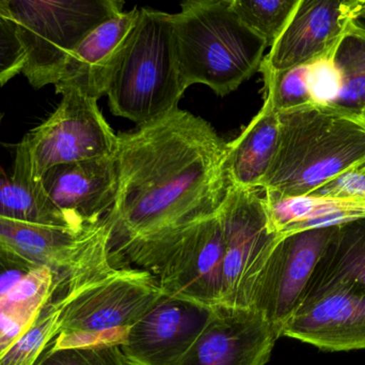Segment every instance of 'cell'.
<instances>
[{
    "label": "cell",
    "instance_id": "obj_32",
    "mask_svg": "<svg viewBox=\"0 0 365 365\" xmlns=\"http://www.w3.org/2000/svg\"><path fill=\"white\" fill-rule=\"evenodd\" d=\"M353 28L355 31H357L358 34H361V36H364L365 38V25L362 24L361 21H356L353 25Z\"/></svg>",
    "mask_w": 365,
    "mask_h": 365
},
{
    "label": "cell",
    "instance_id": "obj_19",
    "mask_svg": "<svg viewBox=\"0 0 365 365\" xmlns=\"http://www.w3.org/2000/svg\"><path fill=\"white\" fill-rule=\"evenodd\" d=\"M73 284L72 279L40 267L0 298V358L29 329L45 306Z\"/></svg>",
    "mask_w": 365,
    "mask_h": 365
},
{
    "label": "cell",
    "instance_id": "obj_1",
    "mask_svg": "<svg viewBox=\"0 0 365 365\" xmlns=\"http://www.w3.org/2000/svg\"><path fill=\"white\" fill-rule=\"evenodd\" d=\"M227 154L210 122L180 109L118 135L117 192L104 218L111 259L139 240L216 214L231 186Z\"/></svg>",
    "mask_w": 365,
    "mask_h": 365
},
{
    "label": "cell",
    "instance_id": "obj_10",
    "mask_svg": "<svg viewBox=\"0 0 365 365\" xmlns=\"http://www.w3.org/2000/svg\"><path fill=\"white\" fill-rule=\"evenodd\" d=\"M110 233L104 220L76 229L0 216V244L36 267L73 280L96 281L113 274Z\"/></svg>",
    "mask_w": 365,
    "mask_h": 365
},
{
    "label": "cell",
    "instance_id": "obj_17",
    "mask_svg": "<svg viewBox=\"0 0 365 365\" xmlns=\"http://www.w3.org/2000/svg\"><path fill=\"white\" fill-rule=\"evenodd\" d=\"M138 11H123L94 28L71 54L55 85L56 92L74 89L96 100L105 96L111 69L136 23Z\"/></svg>",
    "mask_w": 365,
    "mask_h": 365
},
{
    "label": "cell",
    "instance_id": "obj_26",
    "mask_svg": "<svg viewBox=\"0 0 365 365\" xmlns=\"http://www.w3.org/2000/svg\"><path fill=\"white\" fill-rule=\"evenodd\" d=\"M259 72L265 84V98L269 99L277 113L312 104L307 84L308 64L281 71L261 64Z\"/></svg>",
    "mask_w": 365,
    "mask_h": 365
},
{
    "label": "cell",
    "instance_id": "obj_16",
    "mask_svg": "<svg viewBox=\"0 0 365 365\" xmlns=\"http://www.w3.org/2000/svg\"><path fill=\"white\" fill-rule=\"evenodd\" d=\"M41 186L73 227L94 226L104 220L115 203V154L53 167L43 176Z\"/></svg>",
    "mask_w": 365,
    "mask_h": 365
},
{
    "label": "cell",
    "instance_id": "obj_33",
    "mask_svg": "<svg viewBox=\"0 0 365 365\" xmlns=\"http://www.w3.org/2000/svg\"><path fill=\"white\" fill-rule=\"evenodd\" d=\"M361 120H362V122H364V124H365V111H364V115H362Z\"/></svg>",
    "mask_w": 365,
    "mask_h": 365
},
{
    "label": "cell",
    "instance_id": "obj_4",
    "mask_svg": "<svg viewBox=\"0 0 365 365\" xmlns=\"http://www.w3.org/2000/svg\"><path fill=\"white\" fill-rule=\"evenodd\" d=\"M181 8L173 23L186 89L203 84L225 96L259 71L267 44L240 21L231 0H189Z\"/></svg>",
    "mask_w": 365,
    "mask_h": 365
},
{
    "label": "cell",
    "instance_id": "obj_11",
    "mask_svg": "<svg viewBox=\"0 0 365 365\" xmlns=\"http://www.w3.org/2000/svg\"><path fill=\"white\" fill-rule=\"evenodd\" d=\"M336 226L282 236L259 276L251 309L282 336L283 328L304 298Z\"/></svg>",
    "mask_w": 365,
    "mask_h": 365
},
{
    "label": "cell",
    "instance_id": "obj_6",
    "mask_svg": "<svg viewBox=\"0 0 365 365\" xmlns=\"http://www.w3.org/2000/svg\"><path fill=\"white\" fill-rule=\"evenodd\" d=\"M117 0H0L26 54L23 74L34 89L59 81L68 57L101 24L123 12Z\"/></svg>",
    "mask_w": 365,
    "mask_h": 365
},
{
    "label": "cell",
    "instance_id": "obj_13",
    "mask_svg": "<svg viewBox=\"0 0 365 365\" xmlns=\"http://www.w3.org/2000/svg\"><path fill=\"white\" fill-rule=\"evenodd\" d=\"M282 336L325 351L365 349V295L344 285L307 294Z\"/></svg>",
    "mask_w": 365,
    "mask_h": 365
},
{
    "label": "cell",
    "instance_id": "obj_3",
    "mask_svg": "<svg viewBox=\"0 0 365 365\" xmlns=\"http://www.w3.org/2000/svg\"><path fill=\"white\" fill-rule=\"evenodd\" d=\"M185 90L173 14L139 9L107 83L111 111L143 126L177 111Z\"/></svg>",
    "mask_w": 365,
    "mask_h": 365
},
{
    "label": "cell",
    "instance_id": "obj_30",
    "mask_svg": "<svg viewBox=\"0 0 365 365\" xmlns=\"http://www.w3.org/2000/svg\"><path fill=\"white\" fill-rule=\"evenodd\" d=\"M310 195L365 201V159Z\"/></svg>",
    "mask_w": 365,
    "mask_h": 365
},
{
    "label": "cell",
    "instance_id": "obj_2",
    "mask_svg": "<svg viewBox=\"0 0 365 365\" xmlns=\"http://www.w3.org/2000/svg\"><path fill=\"white\" fill-rule=\"evenodd\" d=\"M279 141L262 184L267 194L306 196L365 159V124L331 106L278 113Z\"/></svg>",
    "mask_w": 365,
    "mask_h": 365
},
{
    "label": "cell",
    "instance_id": "obj_22",
    "mask_svg": "<svg viewBox=\"0 0 365 365\" xmlns=\"http://www.w3.org/2000/svg\"><path fill=\"white\" fill-rule=\"evenodd\" d=\"M93 284L60 291L45 306L29 329L0 358V365H40L59 336L66 306Z\"/></svg>",
    "mask_w": 365,
    "mask_h": 365
},
{
    "label": "cell",
    "instance_id": "obj_8",
    "mask_svg": "<svg viewBox=\"0 0 365 365\" xmlns=\"http://www.w3.org/2000/svg\"><path fill=\"white\" fill-rule=\"evenodd\" d=\"M162 294L150 272L130 267L115 269L66 306L59 336L47 355L102 344L121 346L128 329Z\"/></svg>",
    "mask_w": 365,
    "mask_h": 365
},
{
    "label": "cell",
    "instance_id": "obj_9",
    "mask_svg": "<svg viewBox=\"0 0 365 365\" xmlns=\"http://www.w3.org/2000/svg\"><path fill=\"white\" fill-rule=\"evenodd\" d=\"M218 214L223 237L221 306L251 309L259 276L281 236L270 226L262 189L231 184Z\"/></svg>",
    "mask_w": 365,
    "mask_h": 365
},
{
    "label": "cell",
    "instance_id": "obj_18",
    "mask_svg": "<svg viewBox=\"0 0 365 365\" xmlns=\"http://www.w3.org/2000/svg\"><path fill=\"white\" fill-rule=\"evenodd\" d=\"M279 141L278 113L264 98L261 111L250 124L227 143V177L232 186L261 189L276 154Z\"/></svg>",
    "mask_w": 365,
    "mask_h": 365
},
{
    "label": "cell",
    "instance_id": "obj_7",
    "mask_svg": "<svg viewBox=\"0 0 365 365\" xmlns=\"http://www.w3.org/2000/svg\"><path fill=\"white\" fill-rule=\"evenodd\" d=\"M117 139L96 99L66 90L57 109L19 141L11 178L38 199L49 201L41 186L49 169L113 156Z\"/></svg>",
    "mask_w": 365,
    "mask_h": 365
},
{
    "label": "cell",
    "instance_id": "obj_21",
    "mask_svg": "<svg viewBox=\"0 0 365 365\" xmlns=\"http://www.w3.org/2000/svg\"><path fill=\"white\" fill-rule=\"evenodd\" d=\"M334 285L365 295V218L336 226L304 295Z\"/></svg>",
    "mask_w": 365,
    "mask_h": 365
},
{
    "label": "cell",
    "instance_id": "obj_5",
    "mask_svg": "<svg viewBox=\"0 0 365 365\" xmlns=\"http://www.w3.org/2000/svg\"><path fill=\"white\" fill-rule=\"evenodd\" d=\"M222 263L218 212L139 240L113 256L118 269L130 267L150 272L164 295L208 308L221 306Z\"/></svg>",
    "mask_w": 365,
    "mask_h": 365
},
{
    "label": "cell",
    "instance_id": "obj_31",
    "mask_svg": "<svg viewBox=\"0 0 365 365\" xmlns=\"http://www.w3.org/2000/svg\"><path fill=\"white\" fill-rule=\"evenodd\" d=\"M36 266L0 244V298L10 293Z\"/></svg>",
    "mask_w": 365,
    "mask_h": 365
},
{
    "label": "cell",
    "instance_id": "obj_20",
    "mask_svg": "<svg viewBox=\"0 0 365 365\" xmlns=\"http://www.w3.org/2000/svg\"><path fill=\"white\" fill-rule=\"evenodd\" d=\"M264 199L270 226L281 237L308 229L338 226L365 218V201L312 195L281 197L265 192Z\"/></svg>",
    "mask_w": 365,
    "mask_h": 365
},
{
    "label": "cell",
    "instance_id": "obj_25",
    "mask_svg": "<svg viewBox=\"0 0 365 365\" xmlns=\"http://www.w3.org/2000/svg\"><path fill=\"white\" fill-rule=\"evenodd\" d=\"M299 0H231L240 21L272 47L287 27Z\"/></svg>",
    "mask_w": 365,
    "mask_h": 365
},
{
    "label": "cell",
    "instance_id": "obj_15",
    "mask_svg": "<svg viewBox=\"0 0 365 365\" xmlns=\"http://www.w3.org/2000/svg\"><path fill=\"white\" fill-rule=\"evenodd\" d=\"M280 339L253 309L218 306L177 365H265Z\"/></svg>",
    "mask_w": 365,
    "mask_h": 365
},
{
    "label": "cell",
    "instance_id": "obj_34",
    "mask_svg": "<svg viewBox=\"0 0 365 365\" xmlns=\"http://www.w3.org/2000/svg\"><path fill=\"white\" fill-rule=\"evenodd\" d=\"M361 19H365V12H364V16H362ZM362 24H364V25H365V23H362Z\"/></svg>",
    "mask_w": 365,
    "mask_h": 365
},
{
    "label": "cell",
    "instance_id": "obj_12",
    "mask_svg": "<svg viewBox=\"0 0 365 365\" xmlns=\"http://www.w3.org/2000/svg\"><path fill=\"white\" fill-rule=\"evenodd\" d=\"M212 309L162 294L128 329L121 351L128 365H177L195 344Z\"/></svg>",
    "mask_w": 365,
    "mask_h": 365
},
{
    "label": "cell",
    "instance_id": "obj_14",
    "mask_svg": "<svg viewBox=\"0 0 365 365\" xmlns=\"http://www.w3.org/2000/svg\"><path fill=\"white\" fill-rule=\"evenodd\" d=\"M364 12L365 0H299L262 64L281 71L309 64L340 42Z\"/></svg>",
    "mask_w": 365,
    "mask_h": 365
},
{
    "label": "cell",
    "instance_id": "obj_27",
    "mask_svg": "<svg viewBox=\"0 0 365 365\" xmlns=\"http://www.w3.org/2000/svg\"><path fill=\"white\" fill-rule=\"evenodd\" d=\"M340 42L308 64L307 84L313 104L332 106L338 100L341 76L336 66V55Z\"/></svg>",
    "mask_w": 365,
    "mask_h": 365
},
{
    "label": "cell",
    "instance_id": "obj_28",
    "mask_svg": "<svg viewBox=\"0 0 365 365\" xmlns=\"http://www.w3.org/2000/svg\"><path fill=\"white\" fill-rule=\"evenodd\" d=\"M40 365H128L121 347L102 344L83 349H63L43 358Z\"/></svg>",
    "mask_w": 365,
    "mask_h": 365
},
{
    "label": "cell",
    "instance_id": "obj_24",
    "mask_svg": "<svg viewBox=\"0 0 365 365\" xmlns=\"http://www.w3.org/2000/svg\"><path fill=\"white\" fill-rule=\"evenodd\" d=\"M4 113L0 111V124L4 119ZM0 216L11 219V220L23 221V222L75 229L53 204L38 199L27 189L15 184L12 178L6 176L1 166H0Z\"/></svg>",
    "mask_w": 365,
    "mask_h": 365
},
{
    "label": "cell",
    "instance_id": "obj_23",
    "mask_svg": "<svg viewBox=\"0 0 365 365\" xmlns=\"http://www.w3.org/2000/svg\"><path fill=\"white\" fill-rule=\"evenodd\" d=\"M353 25L336 51L341 91L331 107L361 119L365 111V38Z\"/></svg>",
    "mask_w": 365,
    "mask_h": 365
},
{
    "label": "cell",
    "instance_id": "obj_29",
    "mask_svg": "<svg viewBox=\"0 0 365 365\" xmlns=\"http://www.w3.org/2000/svg\"><path fill=\"white\" fill-rule=\"evenodd\" d=\"M25 60L14 24L0 14V87L23 72Z\"/></svg>",
    "mask_w": 365,
    "mask_h": 365
}]
</instances>
